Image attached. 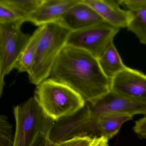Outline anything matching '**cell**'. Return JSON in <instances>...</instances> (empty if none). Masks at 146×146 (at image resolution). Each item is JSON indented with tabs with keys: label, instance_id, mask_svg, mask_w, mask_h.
<instances>
[{
	"label": "cell",
	"instance_id": "6da1fadb",
	"mask_svg": "<svg viewBox=\"0 0 146 146\" xmlns=\"http://www.w3.org/2000/svg\"><path fill=\"white\" fill-rule=\"evenodd\" d=\"M49 78L70 87L89 103L111 90V80L103 73L98 59L67 45L55 61Z\"/></svg>",
	"mask_w": 146,
	"mask_h": 146
},
{
	"label": "cell",
	"instance_id": "7a4b0ae2",
	"mask_svg": "<svg viewBox=\"0 0 146 146\" xmlns=\"http://www.w3.org/2000/svg\"><path fill=\"white\" fill-rule=\"evenodd\" d=\"M71 32L58 22L42 26L33 66L28 74L31 83L37 86L49 78L53 66L66 46Z\"/></svg>",
	"mask_w": 146,
	"mask_h": 146
},
{
	"label": "cell",
	"instance_id": "3957f363",
	"mask_svg": "<svg viewBox=\"0 0 146 146\" xmlns=\"http://www.w3.org/2000/svg\"><path fill=\"white\" fill-rule=\"evenodd\" d=\"M34 98L44 112L54 120L75 113L86 103L70 87L50 78L36 86Z\"/></svg>",
	"mask_w": 146,
	"mask_h": 146
},
{
	"label": "cell",
	"instance_id": "277c9868",
	"mask_svg": "<svg viewBox=\"0 0 146 146\" xmlns=\"http://www.w3.org/2000/svg\"><path fill=\"white\" fill-rule=\"evenodd\" d=\"M16 128L13 146H31L37 136H49L54 120L48 116L34 97L15 107Z\"/></svg>",
	"mask_w": 146,
	"mask_h": 146
},
{
	"label": "cell",
	"instance_id": "5b68a950",
	"mask_svg": "<svg viewBox=\"0 0 146 146\" xmlns=\"http://www.w3.org/2000/svg\"><path fill=\"white\" fill-rule=\"evenodd\" d=\"M25 21L19 20L0 23V96L5 84V78L16 68L31 36L21 30Z\"/></svg>",
	"mask_w": 146,
	"mask_h": 146
},
{
	"label": "cell",
	"instance_id": "8992f818",
	"mask_svg": "<svg viewBox=\"0 0 146 146\" xmlns=\"http://www.w3.org/2000/svg\"><path fill=\"white\" fill-rule=\"evenodd\" d=\"M120 29L103 22L78 31L71 32L67 46L87 51L99 59Z\"/></svg>",
	"mask_w": 146,
	"mask_h": 146
},
{
	"label": "cell",
	"instance_id": "52a82bcc",
	"mask_svg": "<svg viewBox=\"0 0 146 146\" xmlns=\"http://www.w3.org/2000/svg\"><path fill=\"white\" fill-rule=\"evenodd\" d=\"M90 117L111 113L133 117L146 115V101L125 97L112 90L97 100L86 102Z\"/></svg>",
	"mask_w": 146,
	"mask_h": 146
},
{
	"label": "cell",
	"instance_id": "ba28073f",
	"mask_svg": "<svg viewBox=\"0 0 146 146\" xmlns=\"http://www.w3.org/2000/svg\"><path fill=\"white\" fill-rule=\"evenodd\" d=\"M90 118L88 105L72 115L54 120L49 138L55 143H60L76 137H87V125Z\"/></svg>",
	"mask_w": 146,
	"mask_h": 146
},
{
	"label": "cell",
	"instance_id": "9c48e42d",
	"mask_svg": "<svg viewBox=\"0 0 146 146\" xmlns=\"http://www.w3.org/2000/svg\"><path fill=\"white\" fill-rule=\"evenodd\" d=\"M111 90L125 97L146 101V75L127 67L111 80Z\"/></svg>",
	"mask_w": 146,
	"mask_h": 146
},
{
	"label": "cell",
	"instance_id": "30bf717a",
	"mask_svg": "<svg viewBox=\"0 0 146 146\" xmlns=\"http://www.w3.org/2000/svg\"><path fill=\"white\" fill-rule=\"evenodd\" d=\"M105 22L83 0L66 11L58 21L71 32L78 31Z\"/></svg>",
	"mask_w": 146,
	"mask_h": 146
},
{
	"label": "cell",
	"instance_id": "8fae6325",
	"mask_svg": "<svg viewBox=\"0 0 146 146\" xmlns=\"http://www.w3.org/2000/svg\"><path fill=\"white\" fill-rule=\"evenodd\" d=\"M103 20L113 27L128 28L134 17V13L121 9L117 1L113 0H83Z\"/></svg>",
	"mask_w": 146,
	"mask_h": 146
},
{
	"label": "cell",
	"instance_id": "7c38bea8",
	"mask_svg": "<svg viewBox=\"0 0 146 146\" xmlns=\"http://www.w3.org/2000/svg\"><path fill=\"white\" fill-rule=\"evenodd\" d=\"M133 117L119 114H102L90 117L87 125V136L90 138L104 137L108 140L117 135L122 125Z\"/></svg>",
	"mask_w": 146,
	"mask_h": 146
},
{
	"label": "cell",
	"instance_id": "4fadbf2b",
	"mask_svg": "<svg viewBox=\"0 0 146 146\" xmlns=\"http://www.w3.org/2000/svg\"><path fill=\"white\" fill-rule=\"evenodd\" d=\"M81 0H43L28 22L38 27L58 22L63 14Z\"/></svg>",
	"mask_w": 146,
	"mask_h": 146
},
{
	"label": "cell",
	"instance_id": "5bb4252c",
	"mask_svg": "<svg viewBox=\"0 0 146 146\" xmlns=\"http://www.w3.org/2000/svg\"><path fill=\"white\" fill-rule=\"evenodd\" d=\"M98 60L102 72L110 80L128 67L123 63L113 41Z\"/></svg>",
	"mask_w": 146,
	"mask_h": 146
},
{
	"label": "cell",
	"instance_id": "9a60e30c",
	"mask_svg": "<svg viewBox=\"0 0 146 146\" xmlns=\"http://www.w3.org/2000/svg\"><path fill=\"white\" fill-rule=\"evenodd\" d=\"M42 31V26L39 27L31 36L24 50L16 68L20 72L29 73L33 66L36 53L37 43Z\"/></svg>",
	"mask_w": 146,
	"mask_h": 146
},
{
	"label": "cell",
	"instance_id": "2e32d148",
	"mask_svg": "<svg viewBox=\"0 0 146 146\" xmlns=\"http://www.w3.org/2000/svg\"><path fill=\"white\" fill-rule=\"evenodd\" d=\"M43 1V0H1L2 3L11 8L18 17L25 22L28 19Z\"/></svg>",
	"mask_w": 146,
	"mask_h": 146
},
{
	"label": "cell",
	"instance_id": "e0dca14e",
	"mask_svg": "<svg viewBox=\"0 0 146 146\" xmlns=\"http://www.w3.org/2000/svg\"><path fill=\"white\" fill-rule=\"evenodd\" d=\"M134 17L127 28L142 44L146 45V9L133 13Z\"/></svg>",
	"mask_w": 146,
	"mask_h": 146
},
{
	"label": "cell",
	"instance_id": "ac0fdd59",
	"mask_svg": "<svg viewBox=\"0 0 146 146\" xmlns=\"http://www.w3.org/2000/svg\"><path fill=\"white\" fill-rule=\"evenodd\" d=\"M12 127L7 117L1 115L0 117V146H13Z\"/></svg>",
	"mask_w": 146,
	"mask_h": 146
},
{
	"label": "cell",
	"instance_id": "d6986e66",
	"mask_svg": "<svg viewBox=\"0 0 146 146\" xmlns=\"http://www.w3.org/2000/svg\"><path fill=\"white\" fill-rule=\"evenodd\" d=\"M117 1L132 13L146 9V0H119Z\"/></svg>",
	"mask_w": 146,
	"mask_h": 146
},
{
	"label": "cell",
	"instance_id": "ffe728a7",
	"mask_svg": "<svg viewBox=\"0 0 146 146\" xmlns=\"http://www.w3.org/2000/svg\"><path fill=\"white\" fill-rule=\"evenodd\" d=\"M19 20L21 19L11 8L0 3V23H8Z\"/></svg>",
	"mask_w": 146,
	"mask_h": 146
},
{
	"label": "cell",
	"instance_id": "44dd1931",
	"mask_svg": "<svg viewBox=\"0 0 146 146\" xmlns=\"http://www.w3.org/2000/svg\"><path fill=\"white\" fill-rule=\"evenodd\" d=\"M92 139L88 137H76L58 144V146H89L91 143Z\"/></svg>",
	"mask_w": 146,
	"mask_h": 146
},
{
	"label": "cell",
	"instance_id": "7402d4cb",
	"mask_svg": "<svg viewBox=\"0 0 146 146\" xmlns=\"http://www.w3.org/2000/svg\"><path fill=\"white\" fill-rule=\"evenodd\" d=\"M31 146H58V144L52 142L48 135L40 134Z\"/></svg>",
	"mask_w": 146,
	"mask_h": 146
},
{
	"label": "cell",
	"instance_id": "603a6c76",
	"mask_svg": "<svg viewBox=\"0 0 146 146\" xmlns=\"http://www.w3.org/2000/svg\"><path fill=\"white\" fill-rule=\"evenodd\" d=\"M133 130L138 135L146 137V115L135 122Z\"/></svg>",
	"mask_w": 146,
	"mask_h": 146
},
{
	"label": "cell",
	"instance_id": "cb8c5ba5",
	"mask_svg": "<svg viewBox=\"0 0 146 146\" xmlns=\"http://www.w3.org/2000/svg\"><path fill=\"white\" fill-rule=\"evenodd\" d=\"M108 141L104 137L93 138L89 146H108Z\"/></svg>",
	"mask_w": 146,
	"mask_h": 146
}]
</instances>
